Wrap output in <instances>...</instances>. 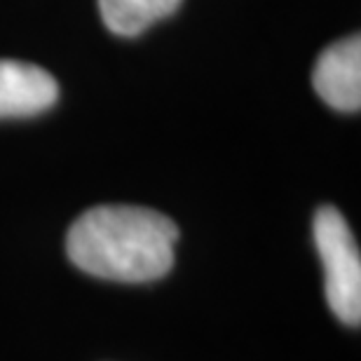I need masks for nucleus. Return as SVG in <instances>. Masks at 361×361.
Segmentation results:
<instances>
[{"mask_svg":"<svg viewBox=\"0 0 361 361\" xmlns=\"http://www.w3.org/2000/svg\"><path fill=\"white\" fill-rule=\"evenodd\" d=\"M314 244L324 263L326 302L348 326L361 322V256L357 240L336 207H322L314 216Z\"/></svg>","mask_w":361,"mask_h":361,"instance_id":"2","label":"nucleus"},{"mask_svg":"<svg viewBox=\"0 0 361 361\" xmlns=\"http://www.w3.org/2000/svg\"><path fill=\"white\" fill-rule=\"evenodd\" d=\"M176 242V223L155 209L101 204L68 228L66 254L92 277L146 284L174 268Z\"/></svg>","mask_w":361,"mask_h":361,"instance_id":"1","label":"nucleus"},{"mask_svg":"<svg viewBox=\"0 0 361 361\" xmlns=\"http://www.w3.org/2000/svg\"><path fill=\"white\" fill-rule=\"evenodd\" d=\"M59 85L35 63L0 59V118H31L52 108Z\"/></svg>","mask_w":361,"mask_h":361,"instance_id":"4","label":"nucleus"},{"mask_svg":"<svg viewBox=\"0 0 361 361\" xmlns=\"http://www.w3.org/2000/svg\"><path fill=\"white\" fill-rule=\"evenodd\" d=\"M180 3L183 0H99V12L115 35L134 38L155 21L174 14Z\"/></svg>","mask_w":361,"mask_h":361,"instance_id":"5","label":"nucleus"},{"mask_svg":"<svg viewBox=\"0 0 361 361\" xmlns=\"http://www.w3.org/2000/svg\"><path fill=\"white\" fill-rule=\"evenodd\" d=\"M317 94L331 108L355 113L361 106V40L350 35L329 45L319 54L312 71Z\"/></svg>","mask_w":361,"mask_h":361,"instance_id":"3","label":"nucleus"}]
</instances>
